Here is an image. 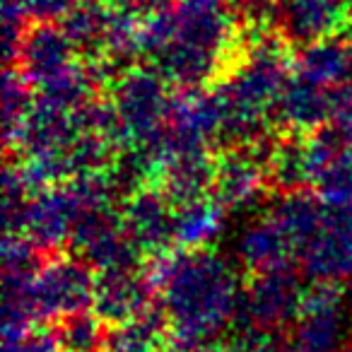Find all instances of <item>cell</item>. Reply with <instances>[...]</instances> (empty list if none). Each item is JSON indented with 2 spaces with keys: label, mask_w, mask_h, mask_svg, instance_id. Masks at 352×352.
<instances>
[{
  "label": "cell",
  "mask_w": 352,
  "mask_h": 352,
  "mask_svg": "<svg viewBox=\"0 0 352 352\" xmlns=\"http://www.w3.org/2000/svg\"><path fill=\"white\" fill-rule=\"evenodd\" d=\"M345 46H347V68H350V85H352V34L345 39Z\"/></svg>",
  "instance_id": "cell-25"
},
{
  "label": "cell",
  "mask_w": 352,
  "mask_h": 352,
  "mask_svg": "<svg viewBox=\"0 0 352 352\" xmlns=\"http://www.w3.org/2000/svg\"><path fill=\"white\" fill-rule=\"evenodd\" d=\"M155 285L147 268H118L97 273L92 314L107 328L123 326L133 321L147 309L155 307Z\"/></svg>",
  "instance_id": "cell-12"
},
{
  "label": "cell",
  "mask_w": 352,
  "mask_h": 352,
  "mask_svg": "<svg viewBox=\"0 0 352 352\" xmlns=\"http://www.w3.org/2000/svg\"><path fill=\"white\" fill-rule=\"evenodd\" d=\"M275 138L246 147L220 150L215 157V184L212 198L222 208H241L254 203L268 184V160Z\"/></svg>",
  "instance_id": "cell-7"
},
{
  "label": "cell",
  "mask_w": 352,
  "mask_h": 352,
  "mask_svg": "<svg viewBox=\"0 0 352 352\" xmlns=\"http://www.w3.org/2000/svg\"><path fill=\"white\" fill-rule=\"evenodd\" d=\"M345 297L336 285H311L304 309L289 328L294 352H340L347 331Z\"/></svg>",
  "instance_id": "cell-8"
},
{
  "label": "cell",
  "mask_w": 352,
  "mask_h": 352,
  "mask_svg": "<svg viewBox=\"0 0 352 352\" xmlns=\"http://www.w3.org/2000/svg\"><path fill=\"white\" fill-rule=\"evenodd\" d=\"M166 3H171V0H140V6L145 8V12L155 10V8H160V6H166Z\"/></svg>",
  "instance_id": "cell-24"
},
{
  "label": "cell",
  "mask_w": 352,
  "mask_h": 352,
  "mask_svg": "<svg viewBox=\"0 0 352 352\" xmlns=\"http://www.w3.org/2000/svg\"><path fill=\"white\" fill-rule=\"evenodd\" d=\"M232 3H234V6H236V3H241V0H232Z\"/></svg>",
  "instance_id": "cell-28"
},
{
  "label": "cell",
  "mask_w": 352,
  "mask_h": 352,
  "mask_svg": "<svg viewBox=\"0 0 352 352\" xmlns=\"http://www.w3.org/2000/svg\"><path fill=\"white\" fill-rule=\"evenodd\" d=\"M309 289V280L292 263L254 273L244 287L236 321H246L263 331L285 333L302 314Z\"/></svg>",
  "instance_id": "cell-5"
},
{
  "label": "cell",
  "mask_w": 352,
  "mask_h": 352,
  "mask_svg": "<svg viewBox=\"0 0 352 352\" xmlns=\"http://www.w3.org/2000/svg\"><path fill=\"white\" fill-rule=\"evenodd\" d=\"M36 94L27 85L17 68H6L3 75V138H6V150L10 152L12 145L20 138L32 109H34Z\"/></svg>",
  "instance_id": "cell-20"
},
{
  "label": "cell",
  "mask_w": 352,
  "mask_h": 352,
  "mask_svg": "<svg viewBox=\"0 0 352 352\" xmlns=\"http://www.w3.org/2000/svg\"><path fill=\"white\" fill-rule=\"evenodd\" d=\"M123 230L142 258L171 254L176 232V206L160 186L142 188L121 203Z\"/></svg>",
  "instance_id": "cell-9"
},
{
  "label": "cell",
  "mask_w": 352,
  "mask_h": 352,
  "mask_svg": "<svg viewBox=\"0 0 352 352\" xmlns=\"http://www.w3.org/2000/svg\"><path fill=\"white\" fill-rule=\"evenodd\" d=\"M292 73L326 89H338L350 82L347 46L340 39H323L304 46L292 60Z\"/></svg>",
  "instance_id": "cell-17"
},
{
  "label": "cell",
  "mask_w": 352,
  "mask_h": 352,
  "mask_svg": "<svg viewBox=\"0 0 352 352\" xmlns=\"http://www.w3.org/2000/svg\"><path fill=\"white\" fill-rule=\"evenodd\" d=\"M109 328L92 311L58 321L56 338L63 352H104Z\"/></svg>",
  "instance_id": "cell-21"
},
{
  "label": "cell",
  "mask_w": 352,
  "mask_h": 352,
  "mask_svg": "<svg viewBox=\"0 0 352 352\" xmlns=\"http://www.w3.org/2000/svg\"><path fill=\"white\" fill-rule=\"evenodd\" d=\"M222 225H225V208L215 198H206V201L191 203V206L176 208L174 249H208V244L217 239V234L222 232Z\"/></svg>",
  "instance_id": "cell-18"
},
{
  "label": "cell",
  "mask_w": 352,
  "mask_h": 352,
  "mask_svg": "<svg viewBox=\"0 0 352 352\" xmlns=\"http://www.w3.org/2000/svg\"><path fill=\"white\" fill-rule=\"evenodd\" d=\"M94 289H97V275L80 258L60 256V258L46 261L32 287L36 318L63 321V318L92 311Z\"/></svg>",
  "instance_id": "cell-6"
},
{
  "label": "cell",
  "mask_w": 352,
  "mask_h": 352,
  "mask_svg": "<svg viewBox=\"0 0 352 352\" xmlns=\"http://www.w3.org/2000/svg\"><path fill=\"white\" fill-rule=\"evenodd\" d=\"M352 17V0H275V32L287 46L333 39Z\"/></svg>",
  "instance_id": "cell-11"
},
{
  "label": "cell",
  "mask_w": 352,
  "mask_h": 352,
  "mask_svg": "<svg viewBox=\"0 0 352 352\" xmlns=\"http://www.w3.org/2000/svg\"><path fill=\"white\" fill-rule=\"evenodd\" d=\"M241 51L232 0H171L140 22V58L179 92L210 89Z\"/></svg>",
  "instance_id": "cell-1"
},
{
  "label": "cell",
  "mask_w": 352,
  "mask_h": 352,
  "mask_svg": "<svg viewBox=\"0 0 352 352\" xmlns=\"http://www.w3.org/2000/svg\"><path fill=\"white\" fill-rule=\"evenodd\" d=\"M309 191L326 206L340 208L352 203V142L328 126L309 133Z\"/></svg>",
  "instance_id": "cell-10"
},
{
  "label": "cell",
  "mask_w": 352,
  "mask_h": 352,
  "mask_svg": "<svg viewBox=\"0 0 352 352\" xmlns=\"http://www.w3.org/2000/svg\"><path fill=\"white\" fill-rule=\"evenodd\" d=\"M309 142L302 133H285L275 138L268 160V184L278 193H302L309 188Z\"/></svg>",
  "instance_id": "cell-16"
},
{
  "label": "cell",
  "mask_w": 352,
  "mask_h": 352,
  "mask_svg": "<svg viewBox=\"0 0 352 352\" xmlns=\"http://www.w3.org/2000/svg\"><path fill=\"white\" fill-rule=\"evenodd\" d=\"M111 6H138L140 8V0H107Z\"/></svg>",
  "instance_id": "cell-26"
},
{
  "label": "cell",
  "mask_w": 352,
  "mask_h": 352,
  "mask_svg": "<svg viewBox=\"0 0 352 352\" xmlns=\"http://www.w3.org/2000/svg\"><path fill=\"white\" fill-rule=\"evenodd\" d=\"M3 352H63L58 345L56 331L49 328H32L25 336L3 340Z\"/></svg>",
  "instance_id": "cell-22"
},
{
  "label": "cell",
  "mask_w": 352,
  "mask_h": 352,
  "mask_svg": "<svg viewBox=\"0 0 352 352\" xmlns=\"http://www.w3.org/2000/svg\"><path fill=\"white\" fill-rule=\"evenodd\" d=\"M236 254H239L244 268L251 270V275L268 268H278V265H285L294 258L287 236L283 234L278 222L270 215L258 217L241 232Z\"/></svg>",
  "instance_id": "cell-15"
},
{
  "label": "cell",
  "mask_w": 352,
  "mask_h": 352,
  "mask_svg": "<svg viewBox=\"0 0 352 352\" xmlns=\"http://www.w3.org/2000/svg\"><path fill=\"white\" fill-rule=\"evenodd\" d=\"M340 352H352V345H345V347H342Z\"/></svg>",
  "instance_id": "cell-27"
},
{
  "label": "cell",
  "mask_w": 352,
  "mask_h": 352,
  "mask_svg": "<svg viewBox=\"0 0 352 352\" xmlns=\"http://www.w3.org/2000/svg\"><path fill=\"white\" fill-rule=\"evenodd\" d=\"M338 89L318 87V85L289 73L285 92L280 97L278 123L285 126L287 133H302V135L328 126L336 116Z\"/></svg>",
  "instance_id": "cell-13"
},
{
  "label": "cell",
  "mask_w": 352,
  "mask_h": 352,
  "mask_svg": "<svg viewBox=\"0 0 352 352\" xmlns=\"http://www.w3.org/2000/svg\"><path fill=\"white\" fill-rule=\"evenodd\" d=\"M342 297H345L347 314H350V316H352V278L347 280V285H345V294H342Z\"/></svg>",
  "instance_id": "cell-23"
},
{
  "label": "cell",
  "mask_w": 352,
  "mask_h": 352,
  "mask_svg": "<svg viewBox=\"0 0 352 352\" xmlns=\"http://www.w3.org/2000/svg\"><path fill=\"white\" fill-rule=\"evenodd\" d=\"M176 92L157 70L133 68L111 85V104L123 145H152L169 123Z\"/></svg>",
  "instance_id": "cell-4"
},
{
  "label": "cell",
  "mask_w": 352,
  "mask_h": 352,
  "mask_svg": "<svg viewBox=\"0 0 352 352\" xmlns=\"http://www.w3.org/2000/svg\"><path fill=\"white\" fill-rule=\"evenodd\" d=\"M113 6L107 0H85L82 6L60 22L65 34L75 44L87 65H97L107 56L109 32H111Z\"/></svg>",
  "instance_id": "cell-14"
},
{
  "label": "cell",
  "mask_w": 352,
  "mask_h": 352,
  "mask_svg": "<svg viewBox=\"0 0 352 352\" xmlns=\"http://www.w3.org/2000/svg\"><path fill=\"white\" fill-rule=\"evenodd\" d=\"M166 336H171L169 323L155 304L133 321L109 328L104 352H164Z\"/></svg>",
  "instance_id": "cell-19"
},
{
  "label": "cell",
  "mask_w": 352,
  "mask_h": 352,
  "mask_svg": "<svg viewBox=\"0 0 352 352\" xmlns=\"http://www.w3.org/2000/svg\"><path fill=\"white\" fill-rule=\"evenodd\" d=\"M15 68L36 99L68 109L97 99V78L60 25H30Z\"/></svg>",
  "instance_id": "cell-3"
},
{
  "label": "cell",
  "mask_w": 352,
  "mask_h": 352,
  "mask_svg": "<svg viewBox=\"0 0 352 352\" xmlns=\"http://www.w3.org/2000/svg\"><path fill=\"white\" fill-rule=\"evenodd\" d=\"M147 275L174 345H208L239 316L244 287L234 268L210 249L157 256Z\"/></svg>",
  "instance_id": "cell-2"
}]
</instances>
